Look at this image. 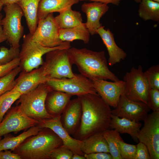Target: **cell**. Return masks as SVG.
<instances>
[{
	"label": "cell",
	"instance_id": "obj_37",
	"mask_svg": "<svg viewBox=\"0 0 159 159\" xmlns=\"http://www.w3.org/2000/svg\"><path fill=\"white\" fill-rule=\"evenodd\" d=\"M20 64V60L18 57L7 64L0 65V77L8 74L14 69L19 66Z\"/></svg>",
	"mask_w": 159,
	"mask_h": 159
},
{
	"label": "cell",
	"instance_id": "obj_25",
	"mask_svg": "<svg viewBox=\"0 0 159 159\" xmlns=\"http://www.w3.org/2000/svg\"><path fill=\"white\" fill-rule=\"evenodd\" d=\"M90 34L85 23H82L76 27L59 29V36L62 42H71L75 40H82L85 44L90 41Z\"/></svg>",
	"mask_w": 159,
	"mask_h": 159
},
{
	"label": "cell",
	"instance_id": "obj_33",
	"mask_svg": "<svg viewBox=\"0 0 159 159\" xmlns=\"http://www.w3.org/2000/svg\"><path fill=\"white\" fill-rule=\"evenodd\" d=\"M144 73L150 88L159 90V65L152 66Z\"/></svg>",
	"mask_w": 159,
	"mask_h": 159
},
{
	"label": "cell",
	"instance_id": "obj_40",
	"mask_svg": "<svg viewBox=\"0 0 159 159\" xmlns=\"http://www.w3.org/2000/svg\"><path fill=\"white\" fill-rule=\"evenodd\" d=\"M21 156L18 154L11 153L8 150L4 152L0 151V159H21Z\"/></svg>",
	"mask_w": 159,
	"mask_h": 159
},
{
	"label": "cell",
	"instance_id": "obj_13",
	"mask_svg": "<svg viewBox=\"0 0 159 159\" xmlns=\"http://www.w3.org/2000/svg\"><path fill=\"white\" fill-rule=\"evenodd\" d=\"M150 110L145 103L130 100L123 93L117 106L112 110L111 113L120 118L139 122L144 120Z\"/></svg>",
	"mask_w": 159,
	"mask_h": 159
},
{
	"label": "cell",
	"instance_id": "obj_41",
	"mask_svg": "<svg viewBox=\"0 0 159 159\" xmlns=\"http://www.w3.org/2000/svg\"><path fill=\"white\" fill-rule=\"evenodd\" d=\"M89 0L92 1L100 2L107 4H112L117 6H118L122 0H79L80 1Z\"/></svg>",
	"mask_w": 159,
	"mask_h": 159
},
{
	"label": "cell",
	"instance_id": "obj_35",
	"mask_svg": "<svg viewBox=\"0 0 159 159\" xmlns=\"http://www.w3.org/2000/svg\"><path fill=\"white\" fill-rule=\"evenodd\" d=\"M147 105L153 111H159V90L149 88Z\"/></svg>",
	"mask_w": 159,
	"mask_h": 159
},
{
	"label": "cell",
	"instance_id": "obj_20",
	"mask_svg": "<svg viewBox=\"0 0 159 159\" xmlns=\"http://www.w3.org/2000/svg\"><path fill=\"white\" fill-rule=\"evenodd\" d=\"M72 96L63 92L51 90L48 94L46 100L47 111L53 117L61 115L69 102Z\"/></svg>",
	"mask_w": 159,
	"mask_h": 159
},
{
	"label": "cell",
	"instance_id": "obj_12",
	"mask_svg": "<svg viewBox=\"0 0 159 159\" xmlns=\"http://www.w3.org/2000/svg\"><path fill=\"white\" fill-rule=\"evenodd\" d=\"M39 123L26 115L19 105L12 107L0 122V137L11 132H17Z\"/></svg>",
	"mask_w": 159,
	"mask_h": 159
},
{
	"label": "cell",
	"instance_id": "obj_21",
	"mask_svg": "<svg viewBox=\"0 0 159 159\" xmlns=\"http://www.w3.org/2000/svg\"><path fill=\"white\" fill-rule=\"evenodd\" d=\"M142 126V124L139 122L120 118L111 114L110 128L115 129L120 133L129 134L137 143L138 141L137 134Z\"/></svg>",
	"mask_w": 159,
	"mask_h": 159
},
{
	"label": "cell",
	"instance_id": "obj_14",
	"mask_svg": "<svg viewBox=\"0 0 159 159\" xmlns=\"http://www.w3.org/2000/svg\"><path fill=\"white\" fill-rule=\"evenodd\" d=\"M38 126L41 128L52 130L61 139L63 145L72 150L74 153L84 155L81 150L82 140L72 137L63 127L61 121V115L39 121Z\"/></svg>",
	"mask_w": 159,
	"mask_h": 159
},
{
	"label": "cell",
	"instance_id": "obj_36",
	"mask_svg": "<svg viewBox=\"0 0 159 159\" xmlns=\"http://www.w3.org/2000/svg\"><path fill=\"white\" fill-rule=\"evenodd\" d=\"M73 152L63 145L55 149L50 157L51 159H71Z\"/></svg>",
	"mask_w": 159,
	"mask_h": 159
},
{
	"label": "cell",
	"instance_id": "obj_26",
	"mask_svg": "<svg viewBox=\"0 0 159 159\" xmlns=\"http://www.w3.org/2000/svg\"><path fill=\"white\" fill-rule=\"evenodd\" d=\"M42 129L38 125H35L17 136L5 137L0 140V151L8 150H14L27 138L36 135Z\"/></svg>",
	"mask_w": 159,
	"mask_h": 159
},
{
	"label": "cell",
	"instance_id": "obj_18",
	"mask_svg": "<svg viewBox=\"0 0 159 159\" xmlns=\"http://www.w3.org/2000/svg\"><path fill=\"white\" fill-rule=\"evenodd\" d=\"M82 107L79 98L71 100L61 115V121L64 128L70 135H73L78 129L82 115Z\"/></svg>",
	"mask_w": 159,
	"mask_h": 159
},
{
	"label": "cell",
	"instance_id": "obj_1",
	"mask_svg": "<svg viewBox=\"0 0 159 159\" xmlns=\"http://www.w3.org/2000/svg\"><path fill=\"white\" fill-rule=\"evenodd\" d=\"M77 97L81 102L82 115L74 138L82 140L109 129L112 110L98 94H87Z\"/></svg>",
	"mask_w": 159,
	"mask_h": 159
},
{
	"label": "cell",
	"instance_id": "obj_15",
	"mask_svg": "<svg viewBox=\"0 0 159 159\" xmlns=\"http://www.w3.org/2000/svg\"><path fill=\"white\" fill-rule=\"evenodd\" d=\"M97 93L110 107L115 108L121 95L124 93L123 80L109 82L104 80L92 81Z\"/></svg>",
	"mask_w": 159,
	"mask_h": 159
},
{
	"label": "cell",
	"instance_id": "obj_3",
	"mask_svg": "<svg viewBox=\"0 0 159 159\" xmlns=\"http://www.w3.org/2000/svg\"><path fill=\"white\" fill-rule=\"evenodd\" d=\"M47 128V130H42L34 136L22 143L15 150L16 153L22 158L50 159L53 151L63 144L56 134Z\"/></svg>",
	"mask_w": 159,
	"mask_h": 159
},
{
	"label": "cell",
	"instance_id": "obj_38",
	"mask_svg": "<svg viewBox=\"0 0 159 159\" xmlns=\"http://www.w3.org/2000/svg\"><path fill=\"white\" fill-rule=\"evenodd\" d=\"M135 159H150V155L146 145L139 142L136 145Z\"/></svg>",
	"mask_w": 159,
	"mask_h": 159
},
{
	"label": "cell",
	"instance_id": "obj_11",
	"mask_svg": "<svg viewBox=\"0 0 159 159\" xmlns=\"http://www.w3.org/2000/svg\"><path fill=\"white\" fill-rule=\"evenodd\" d=\"M59 29L53 13H51L38 20L36 29L32 35V39L44 47H56L64 42L59 38Z\"/></svg>",
	"mask_w": 159,
	"mask_h": 159
},
{
	"label": "cell",
	"instance_id": "obj_8",
	"mask_svg": "<svg viewBox=\"0 0 159 159\" xmlns=\"http://www.w3.org/2000/svg\"><path fill=\"white\" fill-rule=\"evenodd\" d=\"M46 83L52 90L63 92L72 96L98 94L92 81L80 74H75L71 78H49Z\"/></svg>",
	"mask_w": 159,
	"mask_h": 159
},
{
	"label": "cell",
	"instance_id": "obj_4",
	"mask_svg": "<svg viewBox=\"0 0 159 159\" xmlns=\"http://www.w3.org/2000/svg\"><path fill=\"white\" fill-rule=\"evenodd\" d=\"M30 33L23 37V42L19 58L22 72H29L39 67L44 63L42 56L47 53L58 49H69L70 42H64L61 44L53 47H44L34 41Z\"/></svg>",
	"mask_w": 159,
	"mask_h": 159
},
{
	"label": "cell",
	"instance_id": "obj_44",
	"mask_svg": "<svg viewBox=\"0 0 159 159\" xmlns=\"http://www.w3.org/2000/svg\"><path fill=\"white\" fill-rule=\"evenodd\" d=\"M71 159H86V158L84 155L74 153Z\"/></svg>",
	"mask_w": 159,
	"mask_h": 159
},
{
	"label": "cell",
	"instance_id": "obj_29",
	"mask_svg": "<svg viewBox=\"0 0 159 159\" xmlns=\"http://www.w3.org/2000/svg\"><path fill=\"white\" fill-rule=\"evenodd\" d=\"M107 143L110 153L113 159H122L119 141L123 140L120 133L115 129H108L102 132Z\"/></svg>",
	"mask_w": 159,
	"mask_h": 159
},
{
	"label": "cell",
	"instance_id": "obj_7",
	"mask_svg": "<svg viewBox=\"0 0 159 159\" xmlns=\"http://www.w3.org/2000/svg\"><path fill=\"white\" fill-rule=\"evenodd\" d=\"M5 17L1 19V24L6 40L11 47L19 48L20 40L23 36L24 27L21 23L24 14L17 4L4 5Z\"/></svg>",
	"mask_w": 159,
	"mask_h": 159
},
{
	"label": "cell",
	"instance_id": "obj_30",
	"mask_svg": "<svg viewBox=\"0 0 159 159\" xmlns=\"http://www.w3.org/2000/svg\"><path fill=\"white\" fill-rule=\"evenodd\" d=\"M21 95L19 92L11 90L0 96V122L11 105Z\"/></svg>",
	"mask_w": 159,
	"mask_h": 159
},
{
	"label": "cell",
	"instance_id": "obj_39",
	"mask_svg": "<svg viewBox=\"0 0 159 159\" xmlns=\"http://www.w3.org/2000/svg\"><path fill=\"white\" fill-rule=\"evenodd\" d=\"M86 159H113L110 153L102 152L85 154Z\"/></svg>",
	"mask_w": 159,
	"mask_h": 159
},
{
	"label": "cell",
	"instance_id": "obj_34",
	"mask_svg": "<svg viewBox=\"0 0 159 159\" xmlns=\"http://www.w3.org/2000/svg\"><path fill=\"white\" fill-rule=\"evenodd\" d=\"M119 143L122 159H135L136 145L127 144L123 140L120 141Z\"/></svg>",
	"mask_w": 159,
	"mask_h": 159
},
{
	"label": "cell",
	"instance_id": "obj_46",
	"mask_svg": "<svg viewBox=\"0 0 159 159\" xmlns=\"http://www.w3.org/2000/svg\"><path fill=\"white\" fill-rule=\"evenodd\" d=\"M141 0H134V1L137 3H139L141 1Z\"/></svg>",
	"mask_w": 159,
	"mask_h": 159
},
{
	"label": "cell",
	"instance_id": "obj_6",
	"mask_svg": "<svg viewBox=\"0 0 159 159\" xmlns=\"http://www.w3.org/2000/svg\"><path fill=\"white\" fill-rule=\"evenodd\" d=\"M68 49H56L46 54L45 61L42 65L48 79L71 78L74 76Z\"/></svg>",
	"mask_w": 159,
	"mask_h": 159
},
{
	"label": "cell",
	"instance_id": "obj_28",
	"mask_svg": "<svg viewBox=\"0 0 159 159\" xmlns=\"http://www.w3.org/2000/svg\"><path fill=\"white\" fill-rule=\"evenodd\" d=\"M138 14L145 21H159V3L151 0H141L139 3Z\"/></svg>",
	"mask_w": 159,
	"mask_h": 159
},
{
	"label": "cell",
	"instance_id": "obj_2",
	"mask_svg": "<svg viewBox=\"0 0 159 159\" xmlns=\"http://www.w3.org/2000/svg\"><path fill=\"white\" fill-rule=\"evenodd\" d=\"M73 64H75L80 74L92 81L109 80L115 82L120 80L109 69L108 62L102 51H93L86 48L71 47L68 49Z\"/></svg>",
	"mask_w": 159,
	"mask_h": 159
},
{
	"label": "cell",
	"instance_id": "obj_22",
	"mask_svg": "<svg viewBox=\"0 0 159 159\" xmlns=\"http://www.w3.org/2000/svg\"><path fill=\"white\" fill-rule=\"evenodd\" d=\"M79 1V0H40L38 12V20L44 18L51 13H59L72 7Z\"/></svg>",
	"mask_w": 159,
	"mask_h": 159
},
{
	"label": "cell",
	"instance_id": "obj_10",
	"mask_svg": "<svg viewBox=\"0 0 159 159\" xmlns=\"http://www.w3.org/2000/svg\"><path fill=\"white\" fill-rule=\"evenodd\" d=\"M143 121V126L137 134L138 141L146 145L151 159H159V111H153Z\"/></svg>",
	"mask_w": 159,
	"mask_h": 159
},
{
	"label": "cell",
	"instance_id": "obj_32",
	"mask_svg": "<svg viewBox=\"0 0 159 159\" xmlns=\"http://www.w3.org/2000/svg\"><path fill=\"white\" fill-rule=\"evenodd\" d=\"M19 48L11 47L9 48L2 46L0 47V66L7 64L18 58Z\"/></svg>",
	"mask_w": 159,
	"mask_h": 159
},
{
	"label": "cell",
	"instance_id": "obj_17",
	"mask_svg": "<svg viewBox=\"0 0 159 159\" xmlns=\"http://www.w3.org/2000/svg\"><path fill=\"white\" fill-rule=\"evenodd\" d=\"M109 8L107 4L95 1L84 2L82 5L81 10L86 14L87 17L85 23L91 35L97 34V30L102 26L100 20L108 11Z\"/></svg>",
	"mask_w": 159,
	"mask_h": 159
},
{
	"label": "cell",
	"instance_id": "obj_9",
	"mask_svg": "<svg viewBox=\"0 0 159 159\" xmlns=\"http://www.w3.org/2000/svg\"><path fill=\"white\" fill-rule=\"evenodd\" d=\"M123 81L125 83V96L131 100L147 104L150 87L142 66L139 65L137 68L132 67L125 75Z\"/></svg>",
	"mask_w": 159,
	"mask_h": 159
},
{
	"label": "cell",
	"instance_id": "obj_45",
	"mask_svg": "<svg viewBox=\"0 0 159 159\" xmlns=\"http://www.w3.org/2000/svg\"><path fill=\"white\" fill-rule=\"evenodd\" d=\"M4 5L3 4L1 3V2L0 0V17L2 15L1 14V10L2 9V8L3 7Z\"/></svg>",
	"mask_w": 159,
	"mask_h": 159
},
{
	"label": "cell",
	"instance_id": "obj_27",
	"mask_svg": "<svg viewBox=\"0 0 159 159\" xmlns=\"http://www.w3.org/2000/svg\"><path fill=\"white\" fill-rule=\"evenodd\" d=\"M59 13L54 18L59 29L74 27L83 22L80 12L72 10V7L67 8Z\"/></svg>",
	"mask_w": 159,
	"mask_h": 159
},
{
	"label": "cell",
	"instance_id": "obj_48",
	"mask_svg": "<svg viewBox=\"0 0 159 159\" xmlns=\"http://www.w3.org/2000/svg\"><path fill=\"white\" fill-rule=\"evenodd\" d=\"M1 137H0V140H1Z\"/></svg>",
	"mask_w": 159,
	"mask_h": 159
},
{
	"label": "cell",
	"instance_id": "obj_19",
	"mask_svg": "<svg viewBox=\"0 0 159 159\" xmlns=\"http://www.w3.org/2000/svg\"><path fill=\"white\" fill-rule=\"evenodd\" d=\"M96 32L101 38L107 50L109 56L108 64L110 66H113L125 58L127 56L126 53L117 44L113 34L109 29H105L104 26H102L97 30Z\"/></svg>",
	"mask_w": 159,
	"mask_h": 159
},
{
	"label": "cell",
	"instance_id": "obj_23",
	"mask_svg": "<svg viewBox=\"0 0 159 159\" xmlns=\"http://www.w3.org/2000/svg\"><path fill=\"white\" fill-rule=\"evenodd\" d=\"M40 0H20L17 4L21 9L25 17L29 33L32 35L37 27L38 12Z\"/></svg>",
	"mask_w": 159,
	"mask_h": 159
},
{
	"label": "cell",
	"instance_id": "obj_24",
	"mask_svg": "<svg viewBox=\"0 0 159 159\" xmlns=\"http://www.w3.org/2000/svg\"><path fill=\"white\" fill-rule=\"evenodd\" d=\"M81 150L84 154L102 152L110 153L102 132L96 133L82 140Z\"/></svg>",
	"mask_w": 159,
	"mask_h": 159
},
{
	"label": "cell",
	"instance_id": "obj_5",
	"mask_svg": "<svg viewBox=\"0 0 159 159\" xmlns=\"http://www.w3.org/2000/svg\"><path fill=\"white\" fill-rule=\"evenodd\" d=\"M52 90L46 83L41 84L31 91L21 95L19 99V106L26 115L39 121L52 118L45 107L47 97Z\"/></svg>",
	"mask_w": 159,
	"mask_h": 159
},
{
	"label": "cell",
	"instance_id": "obj_16",
	"mask_svg": "<svg viewBox=\"0 0 159 159\" xmlns=\"http://www.w3.org/2000/svg\"><path fill=\"white\" fill-rule=\"evenodd\" d=\"M48 79L42 65L29 72L22 71L15 79V85L11 90L24 94L45 83Z\"/></svg>",
	"mask_w": 159,
	"mask_h": 159
},
{
	"label": "cell",
	"instance_id": "obj_31",
	"mask_svg": "<svg viewBox=\"0 0 159 159\" xmlns=\"http://www.w3.org/2000/svg\"><path fill=\"white\" fill-rule=\"evenodd\" d=\"M21 69L19 66L6 75L0 77V96L11 90L15 84V78Z\"/></svg>",
	"mask_w": 159,
	"mask_h": 159
},
{
	"label": "cell",
	"instance_id": "obj_43",
	"mask_svg": "<svg viewBox=\"0 0 159 159\" xmlns=\"http://www.w3.org/2000/svg\"><path fill=\"white\" fill-rule=\"evenodd\" d=\"M20 0H0L4 5L17 4Z\"/></svg>",
	"mask_w": 159,
	"mask_h": 159
},
{
	"label": "cell",
	"instance_id": "obj_42",
	"mask_svg": "<svg viewBox=\"0 0 159 159\" xmlns=\"http://www.w3.org/2000/svg\"><path fill=\"white\" fill-rule=\"evenodd\" d=\"M2 14L0 17V44L6 40V38L3 31L1 24V20L2 18Z\"/></svg>",
	"mask_w": 159,
	"mask_h": 159
},
{
	"label": "cell",
	"instance_id": "obj_47",
	"mask_svg": "<svg viewBox=\"0 0 159 159\" xmlns=\"http://www.w3.org/2000/svg\"><path fill=\"white\" fill-rule=\"evenodd\" d=\"M154 2L159 3V0H151Z\"/></svg>",
	"mask_w": 159,
	"mask_h": 159
}]
</instances>
